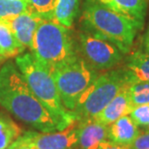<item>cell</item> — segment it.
<instances>
[{"instance_id": "cell-1", "label": "cell", "mask_w": 149, "mask_h": 149, "mask_svg": "<svg viewBox=\"0 0 149 149\" xmlns=\"http://www.w3.org/2000/svg\"><path fill=\"white\" fill-rule=\"evenodd\" d=\"M0 106L40 132L59 130L56 121L35 96L17 65L12 61H7L0 68Z\"/></svg>"}, {"instance_id": "cell-2", "label": "cell", "mask_w": 149, "mask_h": 149, "mask_svg": "<svg viewBox=\"0 0 149 149\" xmlns=\"http://www.w3.org/2000/svg\"><path fill=\"white\" fill-rule=\"evenodd\" d=\"M82 29L114 44L123 53L130 52L134 40L142 24L101 4L85 0L81 15Z\"/></svg>"}, {"instance_id": "cell-3", "label": "cell", "mask_w": 149, "mask_h": 149, "mask_svg": "<svg viewBox=\"0 0 149 149\" xmlns=\"http://www.w3.org/2000/svg\"><path fill=\"white\" fill-rule=\"evenodd\" d=\"M15 64L35 96L56 121L59 130L65 129L77 120L74 112L66 109L62 104L52 74L38 62L31 52H23L17 56Z\"/></svg>"}, {"instance_id": "cell-4", "label": "cell", "mask_w": 149, "mask_h": 149, "mask_svg": "<svg viewBox=\"0 0 149 149\" xmlns=\"http://www.w3.org/2000/svg\"><path fill=\"white\" fill-rule=\"evenodd\" d=\"M31 53L50 72L79 55L69 28L53 19L41 20L34 35Z\"/></svg>"}, {"instance_id": "cell-5", "label": "cell", "mask_w": 149, "mask_h": 149, "mask_svg": "<svg viewBox=\"0 0 149 149\" xmlns=\"http://www.w3.org/2000/svg\"><path fill=\"white\" fill-rule=\"evenodd\" d=\"M128 82L125 69H111L99 74L77 101L73 111L76 118H95Z\"/></svg>"}, {"instance_id": "cell-6", "label": "cell", "mask_w": 149, "mask_h": 149, "mask_svg": "<svg viewBox=\"0 0 149 149\" xmlns=\"http://www.w3.org/2000/svg\"><path fill=\"white\" fill-rule=\"evenodd\" d=\"M50 73L62 104L65 109L72 112L79 97L99 76V72L91 68L79 55Z\"/></svg>"}, {"instance_id": "cell-7", "label": "cell", "mask_w": 149, "mask_h": 149, "mask_svg": "<svg viewBox=\"0 0 149 149\" xmlns=\"http://www.w3.org/2000/svg\"><path fill=\"white\" fill-rule=\"evenodd\" d=\"M77 52L89 66L98 72L111 70L123 58V52L114 44L84 29L79 34Z\"/></svg>"}, {"instance_id": "cell-8", "label": "cell", "mask_w": 149, "mask_h": 149, "mask_svg": "<svg viewBox=\"0 0 149 149\" xmlns=\"http://www.w3.org/2000/svg\"><path fill=\"white\" fill-rule=\"evenodd\" d=\"M79 120L63 130L49 133L26 132L19 136L36 149H74L79 143Z\"/></svg>"}, {"instance_id": "cell-9", "label": "cell", "mask_w": 149, "mask_h": 149, "mask_svg": "<svg viewBox=\"0 0 149 149\" xmlns=\"http://www.w3.org/2000/svg\"><path fill=\"white\" fill-rule=\"evenodd\" d=\"M42 19H41L32 11H28L17 16L0 20L4 22L9 26L15 38L22 47L31 50L35 32Z\"/></svg>"}, {"instance_id": "cell-10", "label": "cell", "mask_w": 149, "mask_h": 149, "mask_svg": "<svg viewBox=\"0 0 149 149\" xmlns=\"http://www.w3.org/2000/svg\"><path fill=\"white\" fill-rule=\"evenodd\" d=\"M79 134L77 147L79 149H98L108 139V126L97 119L79 120Z\"/></svg>"}, {"instance_id": "cell-11", "label": "cell", "mask_w": 149, "mask_h": 149, "mask_svg": "<svg viewBox=\"0 0 149 149\" xmlns=\"http://www.w3.org/2000/svg\"><path fill=\"white\" fill-rule=\"evenodd\" d=\"M141 133L129 114L121 116L108 126V139L114 143L130 146Z\"/></svg>"}, {"instance_id": "cell-12", "label": "cell", "mask_w": 149, "mask_h": 149, "mask_svg": "<svg viewBox=\"0 0 149 149\" xmlns=\"http://www.w3.org/2000/svg\"><path fill=\"white\" fill-rule=\"evenodd\" d=\"M131 111V106L127 93V84L116 94V96L105 107V109L98 114L95 119L101 123L111 125L112 122L117 120L121 116L129 114Z\"/></svg>"}, {"instance_id": "cell-13", "label": "cell", "mask_w": 149, "mask_h": 149, "mask_svg": "<svg viewBox=\"0 0 149 149\" xmlns=\"http://www.w3.org/2000/svg\"><path fill=\"white\" fill-rule=\"evenodd\" d=\"M111 10L129 17L143 24L146 14V0H97Z\"/></svg>"}, {"instance_id": "cell-14", "label": "cell", "mask_w": 149, "mask_h": 149, "mask_svg": "<svg viewBox=\"0 0 149 149\" xmlns=\"http://www.w3.org/2000/svg\"><path fill=\"white\" fill-rule=\"evenodd\" d=\"M124 69L129 82L149 81V53L142 50L132 53Z\"/></svg>"}, {"instance_id": "cell-15", "label": "cell", "mask_w": 149, "mask_h": 149, "mask_svg": "<svg viewBox=\"0 0 149 149\" xmlns=\"http://www.w3.org/2000/svg\"><path fill=\"white\" fill-rule=\"evenodd\" d=\"M79 0H55L53 20L66 28H71L77 16Z\"/></svg>"}, {"instance_id": "cell-16", "label": "cell", "mask_w": 149, "mask_h": 149, "mask_svg": "<svg viewBox=\"0 0 149 149\" xmlns=\"http://www.w3.org/2000/svg\"><path fill=\"white\" fill-rule=\"evenodd\" d=\"M25 47L20 45L11 29L4 22L0 20V50L4 59L17 57L25 52Z\"/></svg>"}, {"instance_id": "cell-17", "label": "cell", "mask_w": 149, "mask_h": 149, "mask_svg": "<svg viewBox=\"0 0 149 149\" xmlns=\"http://www.w3.org/2000/svg\"><path fill=\"white\" fill-rule=\"evenodd\" d=\"M22 135V130L10 117L0 114V149H7Z\"/></svg>"}, {"instance_id": "cell-18", "label": "cell", "mask_w": 149, "mask_h": 149, "mask_svg": "<svg viewBox=\"0 0 149 149\" xmlns=\"http://www.w3.org/2000/svg\"><path fill=\"white\" fill-rule=\"evenodd\" d=\"M127 93L131 109L135 107L149 104V81L127 83Z\"/></svg>"}, {"instance_id": "cell-19", "label": "cell", "mask_w": 149, "mask_h": 149, "mask_svg": "<svg viewBox=\"0 0 149 149\" xmlns=\"http://www.w3.org/2000/svg\"><path fill=\"white\" fill-rule=\"evenodd\" d=\"M31 11L28 0H0V19Z\"/></svg>"}, {"instance_id": "cell-20", "label": "cell", "mask_w": 149, "mask_h": 149, "mask_svg": "<svg viewBox=\"0 0 149 149\" xmlns=\"http://www.w3.org/2000/svg\"><path fill=\"white\" fill-rule=\"evenodd\" d=\"M31 11L43 19H53L55 0H28Z\"/></svg>"}, {"instance_id": "cell-21", "label": "cell", "mask_w": 149, "mask_h": 149, "mask_svg": "<svg viewBox=\"0 0 149 149\" xmlns=\"http://www.w3.org/2000/svg\"><path fill=\"white\" fill-rule=\"evenodd\" d=\"M129 115L139 127L149 129V104L133 108Z\"/></svg>"}, {"instance_id": "cell-22", "label": "cell", "mask_w": 149, "mask_h": 149, "mask_svg": "<svg viewBox=\"0 0 149 149\" xmlns=\"http://www.w3.org/2000/svg\"><path fill=\"white\" fill-rule=\"evenodd\" d=\"M129 147L131 149H149V129L139 133Z\"/></svg>"}, {"instance_id": "cell-23", "label": "cell", "mask_w": 149, "mask_h": 149, "mask_svg": "<svg viewBox=\"0 0 149 149\" xmlns=\"http://www.w3.org/2000/svg\"><path fill=\"white\" fill-rule=\"evenodd\" d=\"M7 149H36V148H35L33 145H31L30 143L24 141L22 139L19 138L17 139H16V141H15Z\"/></svg>"}, {"instance_id": "cell-24", "label": "cell", "mask_w": 149, "mask_h": 149, "mask_svg": "<svg viewBox=\"0 0 149 149\" xmlns=\"http://www.w3.org/2000/svg\"><path fill=\"white\" fill-rule=\"evenodd\" d=\"M98 149H131L129 146H125V145L114 143L111 141H106L100 144Z\"/></svg>"}, {"instance_id": "cell-25", "label": "cell", "mask_w": 149, "mask_h": 149, "mask_svg": "<svg viewBox=\"0 0 149 149\" xmlns=\"http://www.w3.org/2000/svg\"><path fill=\"white\" fill-rule=\"evenodd\" d=\"M144 47L145 50L149 53V29L147 31L146 35H145V39H144Z\"/></svg>"}, {"instance_id": "cell-26", "label": "cell", "mask_w": 149, "mask_h": 149, "mask_svg": "<svg viewBox=\"0 0 149 149\" xmlns=\"http://www.w3.org/2000/svg\"><path fill=\"white\" fill-rule=\"evenodd\" d=\"M3 60H5L4 58H3V56H2V54H1V50H0V63L3 61Z\"/></svg>"}]
</instances>
